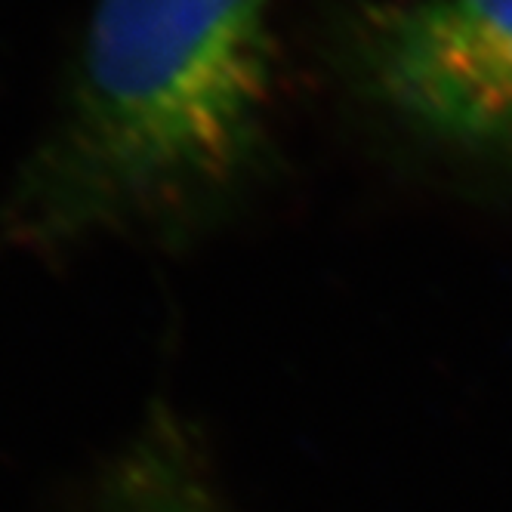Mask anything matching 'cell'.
<instances>
[{
  "mask_svg": "<svg viewBox=\"0 0 512 512\" xmlns=\"http://www.w3.org/2000/svg\"><path fill=\"white\" fill-rule=\"evenodd\" d=\"M278 0H96L22 204L56 226L155 216L260 158Z\"/></svg>",
  "mask_w": 512,
  "mask_h": 512,
  "instance_id": "cell-1",
  "label": "cell"
},
{
  "mask_svg": "<svg viewBox=\"0 0 512 512\" xmlns=\"http://www.w3.org/2000/svg\"><path fill=\"white\" fill-rule=\"evenodd\" d=\"M355 47L361 84L398 127L512 164V0H380Z\"/></svg>",
  "mask_w": 512,
  "mask_h": 512,
  "instance_id": "cell-2",
  "label": "cell"
},
{
  "mask_svg": "<svg viewBox=\"0 0 512 512\" xmlns=\"http://www.w3.org/2000/svg\"><path fill=\"white\" fill-rule=\"evenodd\" d=\"M149 512H195L189 503H170V500H164V503H155Z\"/></svg>",
  "mask_w": 512,
  "mask_h": 512,
  "instance_id": "cell-3",
  "label": "cell"
}]
</instances>
